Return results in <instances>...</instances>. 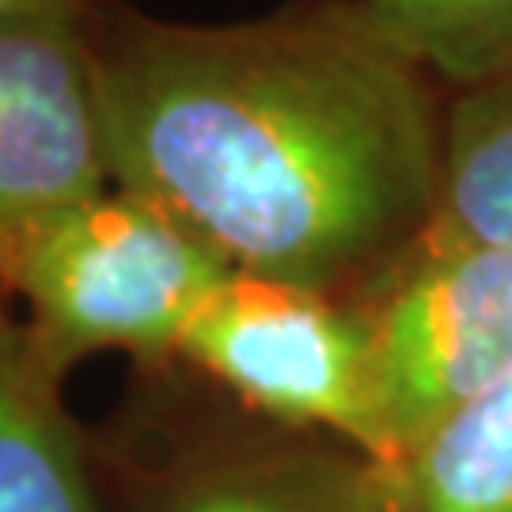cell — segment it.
Here are the masks:
<instances>
[{
	"instance_id": "6da1fadb",
	"label": "cell",
	"mask_w": 512,
	"mask_h": 512,
	"mask_svg": "<svg viewBox=\"0 0 512 512\" xmlns=\"http://www.w3.org/2000/svg\"><path fill=\"white\" fill-rule=\"evenodd\" d=\"M92 31L114 186L236 274L365 304L421 247L448 92L357 23L311 0L243 23L114 0Z\"/></svg>"
},
{
	"instance_id": "7a4b0ae2",
	"label": "cell",
	"mask_w": 512,
	"mask_h": 512,
	"mask_svg": "<svg viewBox=\"0 0 512 512\" xmlns=\"http://www.w3.org/2000/svg\"><path fill=\"white\" fill-rule=\"evenodd\" d=\"M232 274L160 205L110 186L38 239L4 293L27 304L23 334L38 365L65 380L107 349L148 365L179 357L194 315Z\"/></svg>"
},
{
	"instance_id": "3957f363",
	"label": "cell",
	"mask_w": 512,
	"mask_h": 512,
	"mask_svg": "<svg viewBox=\"0 0 512 512\" xmlns=\"http://www.w3.org/2000/svg\"><path fill=\"white\" fill-rule=\"evenodd\" d=\"M179 361L281 429H311L387 463L368 308L289 281L232 274L183 334Z\"/></svg>"
},
{
	"instance_id": "277c9868",
	"label": "cell",
	"mask_w": 512,
	"mask_h": 512,
	"mask_svg": "<svg viewBox=\"0 0 512 512\" xmlns=\"http://www.w3.org/2000/svg\"><path fill=\"white\" fill-rule=\"evenodd\" d=\"M365 308L395 467L512 368V247L421 251Z\"/></svg>"
},
{
	"instance_id": "5b68a950",
	"label": "cell",
	"mask_w": 512,
	"mask_h": 512,
	"mask_svg": "<svg viewBox=\"0 0 512 512\" xmlns=\"http://www.w3.org/2000/svg\"><path fill=\"white\" fill-rule=\"evenodd\" d=\"M95 19L0 23V293L61 217L114 186Z\"/></svg>"
},
{
	"instance_id": "8992f818",
	"label": "cell",
	"mask_w": 512,
	"mask_h": 512,
	"mask_svg": "<svg viewBox=\"0 0 512 512\" xmlns=\"http://www.w3.org/2000/svg\"><path fill=\"white\" fill-rule=\"evenodd\" d=\"M156 512H391V478L349 444L243 440L186 456Z\"/></svg>"
},
{
	"instance_id": "52a82bcc",
	"label": "cell",
	"mask_w": 512,
	"mask_h": 512,
	"mask_svg": "<svg viewBox=\"0 0 512 512\" xmlns=\"http://www.w3.org/2000/svg\"><path fill=\"white\" fill-rule=\"evenodd\" d=\"M0 512H103L61 380L0 308Z\"/></svg>"
},
{
	"instance_id": "ba28073f",
	"label": "cell",
	"mask_w": 512,
	"mask_h": 512,
	"mask_svg": "<svg viewBox=\"0 0 512 512\" xmlns=\"http://www.w3.org/2000/svg\"><path fill=\"white\" fill-rule=\"evenodd\" d=\"M459 247H512V69L448 92L437 213L414 255Z\"/></svg>"
},
{
	"instance_id": "9c48e42d",
	"label": "cell",
	"mask_w": 512,
	"mask_h": 512,
	"mask_svg": "<svg viewBox=\"0 0 512 512\" xmlns=\"http://www.w3.org/2000/svg\"><path fill=\"white\" fill-rule=\"evenodd\" d=\"M391 478V512H512V368L440 421Z\"/></svg>"
},
{
	"instance_id": "30bf717a",
	"label": "cell",
	"mask_w": 512,
	"mask_h": 512,
	"mask_svg": "<svg viewBox=\"0 0 512 512\" xmlns=\"http://www.w3.org/2000/svg\"><path fill=\"white\" fill-rule=\"evenodd\" d=\"M463 92L512 69V0H311Z\"/></svg>"
},
{
	"instance_id": "8fae6325",
	"label": "cell",
	"mask_w": 512,
	"mask_h": 512,
	"mask_svg": "<svg viewBox=\"0 0 512 512\" xmlns=\"http://www.w3.org/2000/svg\"><path fill=\"white\" fill-rule=\"evenodd\" d=\"M114 0H0V23L23 16H76L95 19Z\"/></svg>"
}]
</instances>
